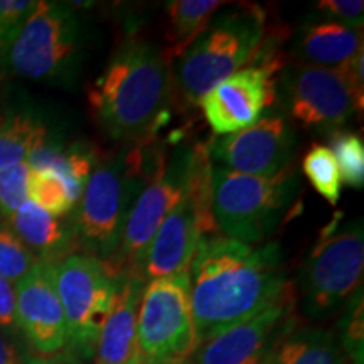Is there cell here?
Listing matches in <instances>:
<instances>
[{
	"label": "cell",
	"mask_w": 364,
	"mask_h": 364,
	"mask_svg": "<svg viewBox=\"0 0 364 364\" xmlns=\"http://www.w3.org/2000/svg\"><path fill=\"white\" fill-rule=\"evenodd\" d=\"M329 149L338 162L341 179L354 189L364 188V144L353 132L338 130L329 136Z\"/></svg>",
	"instance_id": "26"
},
{
	"label": "cell",
	"mask_w": 364,
	"mask_h": 364,
	"mask_svg": "<svg viewBox=\"0 0 364 364\" xmlns=\"http://www.w3.org/2000/svg\"><path fill=\"white\" fill-rule=\"evenodd\" d=\"M29 166L26 162L0 171V221H7L22 204L29 201L27 198V179Z\"/></svg>",
	"instance_id": "29"
},
{
	"label": "cell",
	"mask_w": 364,
	"mask_h": 364,
	"mask_svg": "<svg viewBox=\"0 0 364 364\" xmlns=\"http://www.w3.org/2000/svg\"><path fill=\"white\" fill-rule=\"evenodd\" d=\"M0 327H17L16 285L0 279Z\"/></svg>",
	"instance_id": "33"
},
{
	"label": "cell",
	"mask_w": 364,
	"mask_h": 364,
	"mask_svg": "<svg viewBox=\"0 0 364 364\" xmlns=\"http://www.w3.org/2000/svg\"><path fill=\"white\" fill-rule=\"evenodd\" d=\"M265 41V12L252 4L218 11L179 56L174 83L186 105H199L213 86L247 68Z\"/></svg>",
	"instance_id": "4"
},
{
	"label": "cell",
	"mask_w": 364,
	"mask_h": 364,
	"mask_svg": "<svg viewBox=\"0 0 364 364\" xmlns=\"http://www.w3.org/2000/svg\"><path fill=\"white\" fill-rule=\"evenodd\" d=\"M223 6L226 2L221 0H172L166 4L169 22L167 39L172 44V54L181 56Z\"/></svg>",
	"instance_id": "23"
},
{
	"label": "cell",
	"mask_w": 364,
	"mask_h": 364,
	"mask_svg": "<svg viewBox=\"0 0 364 364\" xmlns=\"http://www.w3.org/2000/svg\"><path fill=\"white\" fill-rule=\"evenodd\" d=\"M127 144L97 162L71 216L76 247L113 262L134 204L161 166L164 152L149 144Z\"/></svg>",
	"instance_id": "3"
},
{
	"label": "cell",
	"mask_w": 364,
	"mask_h": 364,
	"mask_svg": "<svg viewBox=\"0 0 364 364\" xmlns=\"http://www.w3.org/2000/svg\"><path fill=\"white\" fill-rule=\"evenodd\" d=\"M97 162L98 156L88 145L73 144L70 147H65L56 140H51L39 147L26 161L29 169L51 171L61 177L70 189L75 203L80 201Z\"/></svg>",
	"instance_id": "22"
},
{
	"label": "cell",
	"mask_w": 364,
	"mask_h": 364,
	"mask_svg": "<svg viewBox=\"0 0 364 364\" xmlns=\"http://www.w3.org/2000/svg\"><path fill=\"white\" fill-rule=\"evenodd\" d=\"M189 282L198 346L265 311L294 285L279 245H247L221 233L199 241Z\"/></svg>",
	"instance_id": "1"
},
{
	"label": "cell",
	"mask_w": 364,
	"mask_h": 364,
	"mask_svg": "<svg viewBox=\"0 0 364 364\" xmlns=\"http://www.w3.org/2000/svg\"><path fill=\"white\" fill-rule=\"evenodd\" d=\"M34 257L54 265L73 253L76 247L71 218H56L27 201L6 221Z\"/></svg>",
	"instance_id": "18"
},
{
	"label": "cell",
	"mask_w": 364,
	"mask_h": 364,
	"mask_svg": "<svg viewBox=\"0 0 364 364\" xmlns=\"http://www.w3.org/2000/svg\"><path fill=\"white\" fill-rule=\"evenodd\" d=\"M196 348L189 268L150 280L136 316V351L149 364H184Z\"/></svg>",
	"instance_id": "9"
},
{
	"label": "cell",
	"mask_w": 364,
	"mask_h": 364,
	"mask_svg": "<svg viewBox=\"0 0 364 364\" xmlns=\"http://www.w3.org/2000/svg\"><path fill=\"white\" fill-rule=\"evenodd\" d=\"M127 364H149L147 361H145V359L142 358V356H140V354H139V351H136L135 354H134V356H132L130 358V361L129 363H127Z\"/></svg>",
	"instance_id": "35"
},
{
	"label": "cell",
	"mask_w": 364,
	"mask_h": 364,
	"mask_svg": "<svg viewBox=\"0 0 364 364\" xmlns=\"http://www.w3.org/2000/svg\"><path fill=\"white\" fill-rule=\"evenodd\" d=\"M211 216L226 238L263 245L284 221L299 193L292 166L273 177L238 174L211 164Z\"/></svg>",
	"instance_id": "6"
},
{
	"label": "cell",
	"mask_w": 364,
	"mask_h": 364,
	"mask_svg": "<svg viewBox=\"0 0 364 364\" xmlns=\"http://www.w3.org/2000/svg\"><path fill=\"white\" fill-rule=\"evenodd\" d=\"M172 80L166 53L129 36L88 88V105L100 129L113 140H149L167 120Z\"/></svg>",
	"instance_id": "2"
},
{
	"label": "cell",
	"mask_w": 364,
	"mask_h": 364,
	"mask_svg": "<svg viewBox=\"0 0 364 364\" xmlns=\"http://www.w3.org/2000/svg\"><path fill=\"white\" fill-rule=\"evenodd\" d=\"M302 171L307 181L329 204H338L343 191V179L334 154L327 145L314 144L302 161Z\"/></svg>",
	"instance_id": "24"
},
{
	"label": "cell",
	"mask_w": 364,
	"mask_h": 364,
	"mask_svg": "<svg viewBox=\"0 0 364 364\" xmlns=\"http://www.w3.org/2000/svg\"><path fill=\"white\" fill-rule=\"evenodd\" d=\"M344 317L339 324V344L349 364H363L364 353V304L363 287L346 302Z\"/></svg>",
	"instance_id": "28"
},
{
	"label": "cell",
	"mask_w": 364,
	"mask_h": 364,
	"mask_svg": "<svg viewBox=\"0 0 364 364\" xmlns=\"http://www.w3.org/2000/svg\"><path fill=\"white\" fill-rule=\"evenodd\" d=\"M86 48L88 31L78 11L66 2L39 0L0 63L19 78L71 85L83 68Z\"/></svg>",
	"instance_id": "5"
},
{
	"label": "cell",
	"mask_w": 364,
	"mask_h": 364,
	"mask_svg": "<svg viewBox=\"0 0 364 364\" xmlns=\"http://www.w3.org/2000/svg\"><path fill=\"white\" fill-rule=\"evenodd\" d=\"M41 263L6 221H0V279L17 282Z\"/></svg>",
	"instance_id": "27"
},
{
	"label": "cell",
	"mask_w": 364,
	"mask_h": 364,
	"mask_svg": "<svg viewBox=\"0 0 364 364\" xmlns=\"http://www.w3.org/2000/svg\"><path fill=\"white\" fill-rule=\"evenodd\" d=\"M265 364H349L338 332L299 321L285 332L268 354Z\"/></svg>",
	"instance_id": "20"
},
{
	"label": "cell",
	"mask_w": 364,
	"mask_h": 364,
	"mask_svg": "<svg viewBox=\"0 0 364 364\" xmlns=\"http://www.w3.org/2000/svg\"><path fill=\"white\" fill-rule=\"evenodd\" d=\"M317 11L324 14L326 19L336 21L353 29L361 31L364 2L361 0H321L316 4Z\"/></svg>",
	"instance_id": "32"
},
{
	"label": "cell",
	"mask_w": 364,
	"mask_h": 364,
	"mask_svg": "<svg viewBox=\"0 0 364 364\" xmlns=\"http://www.w3.org/2000/svg\"><path fill=\"white\" fill-rule=\"evenodd\" d=\"M36 4V0H0V61L19 36Z\"/></svg>",
	"instance_id": "30"
},
{
	"label": "cell",
	"mask_w": 364,
	"mask_h": 364,
	"mask_svg": "<svg viewBox=\"0 0 364 364\" xmlns=\"http://www.w3.org/2000/svg\"><path fill=\"white\" fill-rule=\"evenodd\" d=\"M282 65L275 48L260 49L252 66L228 76L204 95L199 107L218 136L236 134L260 120L275 102V75Z\"/></svg>",
	"instance_id": "12"
},
{
	"label": "cell",
	"mask_w": 364,
	"mask_h": 364,
	"mask_svg": "<svg viewBox=\"0 0 364 364\" xmlns=\"http://www.w3.org/2000/svg\"><path fill=\"white\" fill-rule=\"evenodd\" d=\"M38 364H83V359L75 356L73 353L65 354H54L49 358H41Z\"/></svg>",
	"instance_id": "34"
},
{
	"label": "cell",
	"mask_w": 364,
	"mask_h": 364,
	"mask_svg": "<svg viewBox=\"0 0 364 364\" xmlns=\"http://www.w3.org/2000/svg\"><path fill=\"white\" fill-rule=\"evenodd\" d=\"M145 280L132 270L118 275L115 300L97 343V364H127L136 353V316Z\"/></svg>",
	"instance_id": "17"
},
{
	"label": "cell",
	"mask_w": 364,
	"mask_h": 364,
	"mask_svg": "<svg viewBox=\"0 0 364 364\" xmlns=\"http://www.w3.org/2000/svg\"><path fill=\"white\" fill-rule=\"evenodd\" d=\"M17 327L39 358L59 354L68 344L66 318L54 289L51 267L38 263L16 284Z\"/></svg>",
	"instance_id": "16"
},
{
	"label": "cell",
	"mask_w": 364,
	"mask_h": 364,
	"mask_svg": "<svg viewBox=\"0 0 364 364\" xmlns=\"http://www.w3.org/2000/svg\"><path fill=\"white\" fill-rule=\"evenodd\" d=\"M27 198L36 206L56 218H68L76 206L65 181L51 171L31 169L27 179Z\"/></svg>",
	"instance_id": "25"
},
{
	"label": "cell",
	"mask_w": 364,
	"mask_h": 364,
	"mask_svg": "<svg viewBox=\"0 0 364 364\" xmlns=\"http://www.w3.org/2000/svg\"><path fill=\"white\" fill-rule=\"evenodd\" d=\"M208 157L206 145L199 142L181 144L171 154H164L156 174L132 208L120 250L115 260L110 262L113 267L118 270H132L139 275L140 262L150 240L164 218L184 196L196 171Z\"/></svg>",
	"instance_id": "10"
},
{
	"label": "cell",
	"mask_w": 364,
	"mask_h": 364,
	"mask_svg": "<svg viewBox=\"0 0 364 364\" xmlns=\"http://www.w3.org/2000/svg\"><path fill=\"white\" fill-rule=\"evenodd\" d=\"M39 359L19 327H0V364H38Z\"/></svg>",
	"instance_id": "31"
},
{
	"label": "cell",
	"mask_w": 364,
	"mask_h": 364,
	"mask_svg": "<svg viewBox=\"0 0 364 364\" xmlns=\"http://www.w3.org/2000/svg\"><path fill=\"white\" fill-rule=\"evenodd\" d=\"M282 95L289 117L321 132L341 130L363 105L341 68L299 65L282 76Z\"/></svg>",
	"instance_id": "13"
},
{
	"label": "cell",
	"mask_w": 364,
	"mask_h": 364,
	"mask_svg": "<svg viewBox=\"0 0 364 364\" xmlns=\"http://www.w3.org/2000/svg\"><path fill=\"white\" fill-rule=\"evenodd\" d=\"M211 161H204L179 199L164 218L140 262L145 282L162 279L189 268L191 258L204 236L220 233L211 216Z\"/></svg>",
	"instance_id": "11"
},
{
	"label": "cell",
	"mask_w": 364,
	"mask_h": 364,
	"mask_svg": "<svg viewBox=\"0 0 364 364\" xmlns=\"http://www.w3.org/2000/svg\"><path fill=\"white\" fill-rule=\"evenodd\" d=\"M363 51L361 31L331 19L309 22L295 43V53L304 65L339 68Z\"/></svg>",
	"instance_id": "19"
},
{
	"label": "cell",
	"mask_w": 364,
	"mask_h": 364,
	"mask_svg": "<svg viewBox=\"0 0 364 364\" xmlns=\"http://www.w3.org/2000/svg\"><path fill=\"white\" fill-rule=\"evenodd\" d=\"M49 267L66 318V346L75 356L90 359L110 316L122 270L85 253H71Z\"/></svg>",
	"instance_id": "8"
},
{
	"label": "cell",
	"mask_w": 364,
	"mask_h": 364,
	"mask_svg": "<svg viewBox=\"0 0 364 364\" xmlns=\"http://www.w3.org/2000/svg\"><path fill=\"white\" fill-rule=\"evenodd\" d=\"M51 140V129L41 113L27 107L7 108L0 113V171L26 162Z\"/></svg>",
	"instance_id": "21"
},
{
	"label": "cell",
	"mask_w": 364,
	"mask_h": 364,
	"mask_svg": "<svg viewBox=\"0 0 364 364\" xmlns=\"http://www.w3.org/2000/svg\"><path fill=\"white\" fill-rule=\"evenodd\" d=\"M364 268L363 223L329 225L300 267L295 300L309 321H326L343 311L361 289Z\"/></svg>",
	"instance_id": "7"
},
{
	"label": "cell",
	"mask_w": 364,
	"mask_h": 364,
	"mask_svg": "<svg viewBox=\"0 0 364 364\" xmlns=\"http://www.w3.org/2000/svg\"><path fill=\"white\" fill-rule=\"evenodd\" d=\"M294 125L282 112H270L257 124L236 134L223 135L206 145L209 161L238 174L273 177L292 166Z\"/></svg>",
	"instance_id": "14"
},
{
	"label": "cell",
	"mask_w": 364,
	"mask_h": 364,
	"mask_svg": "<svg viewBox=\"0 0 364 364\" xmlns=\"http://www.w3.org/2000/svg\"><path fill=\"white\" fill-rule=\"evenodd\" d=\"M297 321L292 285L279 302L199 344L193 364H265L279 339Z\"/></svg>",
	"instance_id": "15"
}]
</instances>
